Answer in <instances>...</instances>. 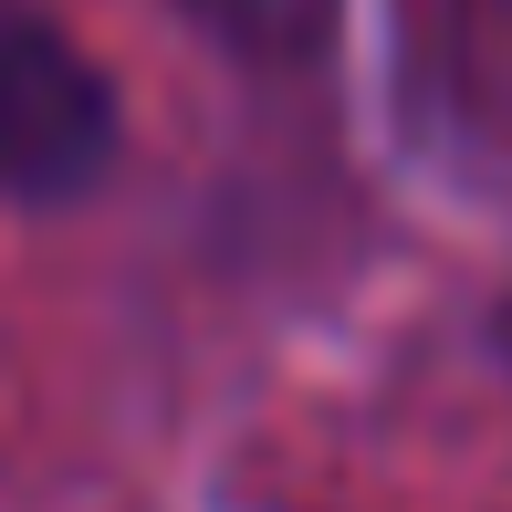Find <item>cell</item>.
I'll list each match as a JSON object with an SVG mask.
<instances>
[{"label": "cell", "instance_id": "6da1fadb", "mask_svg": "<svg viewBox=\"0 0 512 512\" xmlns=\"http://www.w3.org/2000/svg\"><path fill=\"white\" fill-rule=\"evenodd\" d=\"M115 157V84L63 21L0 0V199H84Z\"/></svg>", "mask_w": 512, "mask_h": 512}, {"label": "cell", "instance_id": "7a4b0ae2", "mask_svg": "<svg viewBox=\"0 0 512 512\" xmlns=\"http://www.w3.org/2000/svg\"><path fill=\"white\" fill-rule=\"evenodd\" d=\"M178 11H189L230 63H251V74H304L324 42H335L345 0H178Z\"/></svg>", "mask_w": 512, "mask_h": 512}, {"label": "cell", "instance_id": "3957f363", "mask_svg": "<svg viewBox=\"0 0 512 512\" xmlns=\"http://www.w3.org/2000/svg\"><path fill=\"white\" fill-rule=\"evenodd\" d=\"M408 53L450 95H492L512 63V0H408Z\"/></svg>", "mask_w": 512, "mask_h": 512}]
</instances>
